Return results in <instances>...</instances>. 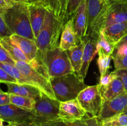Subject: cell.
Instances as JSON below:
<instances>
[{"instance_id":"11","label":"cell","mask_w":127,"mask_h":126,"mask_svg":"<svg viewBox=\"0 0 127 126\" xmlns=\"http://www.w3.org/2000/svg\"><path fill=\"white\" fill-rule=\"evenodd\" d=\"M55 18L52 12L47 11L44 23L40 32H39L38 37L35 40L39 52L43 58L49 48Z\"/></svg>"},{"instance_id":"48","label":"cell","mask_w":127,"mask_h":126,"mask_svg":"<svg viewBox=\"0 0 127 126\" xmlns=\"http://www.w3.org/2000/svg\"><path fill=\"white\" fill-rule=\"evenodd\" d=\"M125 111H127V106L126 107V108H125V111H124V112H125Z\"/></svg>"},{"instance_id":"10","label":"cell","mask_w":127,"mask_h":126,"mask_svg":"<svg viewBox=\"0 0 127 126\" xmlns=\"http://www.w3.org/2000/svg\"><path fill=\"white\" fill-rule=\"evenodd\" d=\"M58 116L59 118L69 121L81 120L90 117L82 107L77 98L69 101L60 102Z\"/></svg>"},{"instance_id":"44","label":"cell","mask_w":127,"mask_h":126,"mask_svg":"<svg viewBox=\"0 0 127 126\" xmlns=\"http://www.w3.org/2000/svg\"><path fill=\"white\" fill-rule=\"evenodd\" d=\"M4 122V121H3V120L0 117V126H3V122Z\"/></svg>"},{"instance_id":"22","label":"cell","mask_w":127,"mask_h":126,"mask_svg":"<svg viewBox=\"0 0 127 126\" xmlns=\"http://www.w3.org/2000/svg\"><path fill=\"white\" fill-rule=\"evenodd\" d=\"M104 4V2H101L100 0H87V27L86 36L91 29L94 22L102 9Z\"/></svg>"},{"instance_id":"27","label":"cell","mask_w":127,"mask_h":126,"mask_svg":"<svg viewBox=\"0 0 127 126\" xmlns=\"http://www.w3.org/2000/svg\"><path fill=\"white\" fill-rule=\"evenodd\" d=\"M97 51L98 53H103L104 54L112 56L115 46L112 44L104 36L102 32L99 33V37L97 39Z\"/></svg>"},{"instance_id":"49","label":"cell","mask_w":127,"mask_h":126,"mask_svg":"<svg viewBox=\"0 0 127 126\" xmlns=\"http://www.w3.org/2000/svg\"><path fill=\"white\" fill-rule=\"evenodd\" d=\"M124 113H125V114H127V111H125V112H124Z\"/></svg>"},{"instance_id":"41","label":"cell","mask_w":127,"mask_h":126,"mask_svg":"<svg viewBox=\"0 0 127 126\" xmlns=\"http://www.w3.org/2000/svg\"><path fill=\"white\" fill-rule=\"evenodd\" d=\"M11 126H35L30 122H24V123L21 124H9Z\"/></svg>"},{"instance_id":"8","label":"cell","mask_w":127,"mask_h":126,"mask_svg":"<svg viewBox=\"0 0 127 126\" xmlns=\"http://www.w3.org/2000/svg\"><path fill=\"white\" fill-rule=\"evenodd\" d=\"M127 106V93L124 92L112 100H102L97 117L99 123L124 112Z\"/></svg>"},{"instance_id":"29","label":"cell","mask_w":127,"mask_h":126,"mask_svg":"<svg viewBox=\"0 0 127 126\" xmlns=\"http://www.w3.org/2000/svg\"><path fill=\"white\" fill-rule=\"evenodd\" d=\"M97 63L98 67H99V72L100 75V79L104 77L105 75H107L108 69L110 68V63L111 59H112V56L106 55L103 53H98Z\"/></svg>"},{"instance_id":"28","label":"cell","mask_w":127,"mask_h":126,"mask_svg":"<svg viewBox=\"0 0 127 126\" xmlns=\"http://www.w3.org/2000/svg\"><path fill=\"white\" fill-rule=\"evenodd\" d=\"M100 126H127V114L120 113L100 123Z\"/></svg>"},{"instance_id":"14","label":"cell","mask_w":127,"mask_h":126,"mask_svg":"<svg viewBox=\"0 0 127 126\" xmlns=\"http://www.w3.org/2000/svg\"><path fill=\"white\" fill-rule=\"evenodd\" d=\"M28 6L31 27L36 40L44 23L47 11L39 5L31 4H28Z\"/></svg>"},{"instance_id":"25","label":"cell","mask_w":127,"mask_h":126,"mask_svg":"<svg viewBox=\"0 0 127 126\" xmlns=\"http://www.w3.org/2000/svg\"><path fill=\"white\" fill-rule=\"evenodd\" d=\"M9 94L10 103L27 111H32L34 108L35 101L33 99L26 96H20L16 94Z\"/></svg>"},{"instance_id":"9","label":"cell","mask_w":127,"mask_h":126,"mask_svg":"<svg viewBox=\"0 0 127 126\" xmlns=\"http://www.w3.org/2000/svg\"><path fill=\"white\" fill-rule=\"evenodd\" d=\"M0 117L8 124H21L32 121L31 111L24 109L13 104L0 106Z\"/></svg>"},{"instance_id":"33","label":"cell","mask_w":127,"mask_h":126,"mask_svg":"<svg viewBox=\"0 0 127 126\" xmlns=\"http://www.w3.org/2000/svg\"><path fill=\"white\" fill-rule=\"evenodd\" d=\"M117 75L115 71L112 72L110 74H107L105 75L104 77L101 78L100 79V82H99V85H100V87H104V86H107L109 84H110L115 78L117 77Z\"/></svg>"},{"instance_id":"16","label":"cell","mask_w":127,"mask_h":126,"mask_svg":"<svg viewBox=\"0 0 127 126\" xmlns=\"http://www.w3.org/2000/svg\"><path fill=\"white\" fill-rule=\"evenodd\" d=\"M32 124L35 126H100L97 118L94 117H88L77 121H69L58 118L43 123Z\"/></svg>"},{"instance_id":"17","label":"cell","mask_w":127,"mask_h":126,"mask_svg":"<svg viewBox=\"0 0 127 126\" xmlns=\"http://www.w3.org/2000/svg\"><path fill=\"white\" fill-rule=\"evenodd\" d=\"M97 40L92 38L86 40V44L83 52L82 66L79 72V75L84 79L88 74L89 65L93 61V58L95 57V54H97Z\"/></svg>"},{"instance_id":"6","label":"cell","mask_w":127,"mask_h":126,"mask_svg":"<svg viewBox=\"0 0 127 126\" xmlns=\"http://www.w3.org/2000/svg\"><path fill=\"white\" fill-rule=\"evenodd\" d=\"M77 99L88 116L97 118L102 102L99 84L88 86L79 93Z\"/></svg>"},{"instance_id":"20","label":"cell","mask_w":127,"mask_h":126,"mask_svg":"<svg viewBox=\"0 0 127 126\" xmlns=\"http://www.w3.org/2000/svg\"><path fill=\"white\" fill-rule=\"evenodd\" d=\"M100 92L102 100H113L125 92L122 81L117 77L107 86L100 87Z\"/></svg>"},{"instance_id":"4","label":"cell","mask_w":127,"mask_h":126,"mask_svg":"<svg viewBox=\"0 0 127 126\" xmlns=\"http://www.w3.org/2000/svg\"><path fill=\"white\" fill-rule=\"evenodd\" d=\"M43 61L51 79L74 72L66 51H63L58 47L48 49L43 56Z\"/></svg>"},{"instance_id":"24","label":"cell","mask_w":127,"mask_h":126,"mask_svg":"<svg viewBox=\"0 0 127 126\" xmlns=\"http://www.w3.org/2000/svg\"><path fill=\"white\" fill-rule=\"evenodd\" d=\"M24 2L28 4H32L42 6L47 11L52 12L55 17L61 22V6L60 0H25Z\"/></svg>"},{"instance_id":"47","label":"cell","mask_w":127,"mask_h":126,"mask_svg":"<svg viewBox=\"0 0 127 126\" xmlns=\"http://www.w3.org/2000/svg\"><path fill=\"white\" fill-rule=\"evenodd\" d=\"M120 1H124V2H127V0H120Z\"/></svg>"},{"instance_id":"35","label":"cell","mask_w":127,"mask_h":126,"mask_svg":"<svg viewBox=\"0 0 127 126\" xmlns=\"http://www.w3.org/2000/svg\"><path fill=\"white\" fill-rule=\"evenodd\" d=\"M0 82L3 84L6 83H15L18 84L17 80L12 77L10 76L3 69L0 67Z\"/></svg>"},{"instance_id":"32","label":"cell","mask_w":127,"mask_h":126,"mask_svg":"<svg viewBox=\"0 0 127 126\" xmlns=\"http://www.w3.org/2000/svg\"><path fill=\"white\" fill-rule=\"evenodd\" d=\"M12 32L6 24L3 17L0 15V38L6 37H10Z\"/></svg>"},{"instance_id":"18","label":"cell","mask_w":127,"mask_h":126,"mask_svg":"<svg viewBox=\"0 0 127 126\" xmlns=\"http://www.w3.org/2000/svg\"><path fill=\"white\" fill-rule=\"evenodd\" d=\"M101 32L105 38L116 47L117 44L127 35V21L112 25Z\"/></svg>"},{"instance_id":"43","label":"cell","mask_w":127,"mask_h":126,"mask_svg":"<svg viewBox=\"0 0 127 126\" xmlns=\"http://www.w3.org/2000/svg\"><path fill=\"white\" fill-rule=\"evenodd\" d=\"M12 3H16V2H24L25 0H9Z\"/></svg>"},{"instance_id":"34","label":"cell","mask_w":127,"mask_h":126,"mask_svg":"<svg viewBox=\"0 0 127 126\" xmlns=\"http://www.w3.org/2000/svg\"><path fill=\"white\" fill-rule=\"evenodd\" d=\"M0 62L8 63L15 65V61L11 58L9 54L0 44Z\"/></svg>"},{"instance_id":"15","label":"cell","mask_w":127,"mask_h":126,"mask_svg":"<svg viewBox=\"0 0 127 126\" xmlns=\"http://www.w3.org/2000/svg\"><path fill=\"white\" fill-rule=\"evenodd\" d=\"M10 37L26 55L29 63L37 56L39 49L35 41L16 34L11 35Z\"/></svg>"},{"instance_id":"2","label":"cell","mask_w":127,"mask_h":126,"mask_svg":"<svg viewBox=\"0 0 127 126\" xmlns=\"http://www.w3.org/2000/svg\"><path fill=\"white\" fill-rule=\"evenodd\" d=\"M12 34H16L35 41L31 27L29 6L26 2L13 3L4 17Z\"/></svg>"},{"instance_id":"7","label":"cell","mask_w":127,"mask_h":126,"mask_svg":"<svg viewBox=\"0 0 127 126\" xmlns=\"http://www.w3.org/2000/svg\"><path fill=\"white\" fill-rule=\"evenodd\" d=\"M15 66L24 76L31 82L33 86L39 89L42 93L50 98L57 100L50 82L35 70L28 63L18 61L15 62Z\"/></svg>"},{"instance_id":"36","label":"cell","mask_w":127,"mask_h":126,"mask_svg":"<svg viewBox=\"0 0 127 126\" xmlns=\"http://www.w3.org/2000/svg\"><path fill=\"white\" fill-rule=\"evenodd\" d=\"M13 3L9 0H0V15L4 18L5 14L12 6Z\"/></svg>"},{"instance_id":"1","label":"cell","mask_w":127,"mask_h":126,"mask_svg":"<svg viewBox=\"0 0 127 126\" xmlns=\"http://www.w3.org/2000/svg\"><path fill=\"white\" fill-rule=\"evenodd\" d=\"M127 21V2L120 0H108L94 22L86 40H96L102 30L113 24Z\"/></svg>"},{"instance_id":"26","label":"cell","mask_w":127,"mask_h":126,"mask_svg":"<svg viewBox=\"0 0 127 126\" xmlns=\"http://www.w3.org/2000/svg\"><path fill=\"white\" fill-rule=\"evenodd\" d=\"M0 67L3 69L10 76L16 79L18 82V84H21V85L27 84V85H32L31 82L21 74V72L16 67L15 65L8 63L0 62Z\"/></svg>"},{"instance_id":"23","label":"cell","mask_w":127,"mask_h":126,"mask_svg":"<svg viewBox=\"0 0 127 126\" xmlns=\"http://www.w3.org/2000/svg\"><path fill=\"white\" fill-rule=\"evenodd\" d=\"M86 40L81 41L76 46L66 51L71 64L74 72L79 74L82 66L83 52L85 48Z\"/></svg>"},{"instance_id":"19","label":"cell","mask_w":127,"mask_h":126,"mask_svg":"<svg viewBox=\"0 0 127 126\" xmlns=\"http://www.w3.org/2000/svg\"><path fill=\"white\" fill-rule=\"evenodd\" d=\"M8 93L16 94L22 96L31 98L35 100L42 94V91L35 86L27 84H15V83H6Z\"/></svg>"},{"instance_id":"5","label":"cell","mask_w":127,"mask_h":126,"mask_svg":"<svg viewBox=\"0 0 127 126\" xmlns=\"http://www.w3.org/2000/svg\"><path fill=\"white\" fill-rule=\"evenodd\" d=\"M60 101L53 100L42 93L35 100L34 108L31 111L32 121L31 123L40 124L59 118Z\"/></svg>"},{"instance_id":"31","label":"cell","mask_w":127,"mask_h":126,"mask_svg":"<svg viewBox=\"0 0 127 126\" xmlns=\"http://www.w3.org/2000/svg\"><path fill=\"white\" fill-rule=\"evenodd\" d=\"M112 58L114 61L115 70H127V56H117L112 55Z\"/></svg>"},{"instance_id":"50","label":"cell","mask_w":127,"mask_h":126,"mask_svg":"<svg viewBox=\"0 0 127 126\" xmlns=\"http://www.w3.org/2000/svg\"><path fill=\"white\" fill-rule=\"evenodd\" d=\"M10 126L9 124H8V125H7V126Z\"/></svg>"},{"instance_id":"3","label":"cell","mask_w":127,"mask_h":126,"mask_svg":"<svg viewBox=\"0 0 127 126\" xmlns=\"http://www.w3.org/2000/svg\"><path fill=\"white\" fill-rule=\"evenodd\" d=\"M56 99L60 102L69 101L78 97L88 85L84 80L76 72H72L50 80Z\"/></svg>"},{"instance_id":"39","label":"cell","mask_w":127,"mask_h":126,"mask_svg":"<svg viewBox=\"0 0 127 126\" xmlns=\"http://www.w3.org/2000/svg\"><path fill=\"white\" fill-rule=\"evenodd\" d=\"M69 0H60V6H61V17L60 20L62 23L63 25L65 24V22H64V19H65V14H66V11L67 4Z\"/></svg>"},{"instance_id":"42","label":"cell","mask_w":127,"mask_h":126,"mask_svg":"<svg viewBox=\"0 0 127 126\" xmlns=\"http://www.w3.org/2000/svg\"><path fill=\"white\" fill-rule=\"evenodd\" d=\"M127 44V35L125 36V37H124V38H123V39L122 40L120 41V42H119L117 44V46L120 45V44Z\"/></svg>"},{"instance_id":"21","label":"cell","mask_w":127,"mask_h":126,"mask_svg":"<svg viewBox=\"0 0 127 126\" xmlns=\"http://www.w3.org/2000/svg\"><path fill=\"white\" fill-rule=\"evenodd\" d=\"M0 44L15 62L21 61L29 63L27 57L10 37L0 38Z\"/></svg>"},{"instance_id":"45","label":"cell","mask_w":127,"mask_h":126,"mask_svg":"<svg viewBox=\"0 0 127 126\" xmlns=\"http://www.w3.org/2000/svg\"><path fill=\"white\" fill-rule=\"evenodd\" d=\"M1 82H0V85H1ZM0 92H1V93L4 92V91H2V90H1V86H0Z\"/></svg>"},{"instance_id":"12","label":"cell","mask_w":127,"mask_h":126,"mask_svg":"<svg viewBox=\"0 0 127 126\" xmlns=\"http://www.w3.org/2000/svg\"><path fill=\"white\" fill-rule=\"evenodd\" d=\"M73 26L80 42L84 40L87 27V0H82L73 17Z\"/></svg>"},{"instance_id":"13","label":"cell","mask_w":127,"mask_h":126,"mask_svg":"<svg viewBox=\"0 0 127 126\" xmlns=\"http://www.w3.org/2000/svg\"><path fill=\"white\" fill-rule=\"evenodd\" d=\"M80 42L74 31L73 19L72 18L63 26L59 48L63 51H68L76 46Z\"/></svg>"},{"instance_id":"46","label":"cell","mask_w":127,"mask_h":126,"mask_svg":"<svg viewBox=\"0 0 127 126\" xmlns=\"http://www.w3.org/2000/svg\"><path fill=\"white\" fill-rule=\"evenodd\" d=\"M100 1L102 2H106V1H107L108 0H100Z\"/></svg>"},{"instance_id":"40","label":"cell","mask_w":127,"mask_h":126,"mask_svg":"<svg viewBox=\"0 0 127 126\" xmlns=\"http://www.w3.org/2000/svg\"><path fill=\"white\" fill-rule=\"evenodd\" d=\"M9 103V94L7 92H0V106Z\"/></svg>"},{"instance_id":"38","label":"cell","mask_w":127,"mask_h":126,"mask_svg":"<svg viewBox=\"0 0 127 126\" xmlns=\"http://www.w3.org/2000/svg\"><path fill=\"white\" fill-rule=\"evenodd\" d=\"M115 71L117 76L119 78H120V79L122 81L125 92L127 93V70H115Z\"/></svg>"},{"instance_id":"37","label":"cell","mask_w":127,"mask_h":126,"mask_svg":"<svg viewBox=\"0 0 127 126\" xmlns=\"http://www.w3.org/2000/svg\"><path fill=\"white\" fill-rule=\"evenodd\" d=\"M112 55L117 56H127V44H122L117 46Z\"/></svg>"},{"instance_id":"30","label":"cell","mask_w":127,"mask_h":126,"mask_svg":"<svg viewBox=\"0 0 127 126\" xmlns=\"http://www.w3.org/2000/svg\"><path fill=\"white\" fill-rule=\"evenodd\" d=\"M81 1L82 0H69L68 1L66 11L65 19H64L65 23L69 20L73 18Z\"/></svg>"}]
</instances>
